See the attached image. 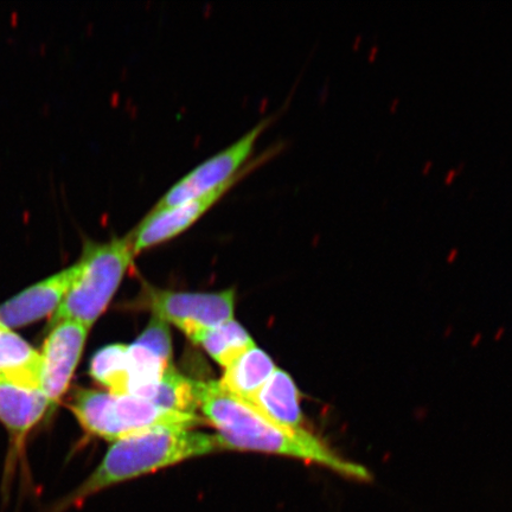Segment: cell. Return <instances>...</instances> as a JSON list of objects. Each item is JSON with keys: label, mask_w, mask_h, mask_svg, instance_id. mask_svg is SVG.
Here are the masks:
<instances>
[{"label": "cell", "mask_w": 512, "mask_h": 512, "mask_svg": "<svg viewBox=\"0 0 512 512\" xmlns=\"http://www.w3.org/2000/svg\"><path fill=\"white\" fill-rule=\"evenodd\" d=\"M200 409L217 431L224 450L291 457L326 467L350 479L368 482L370 472L349 462L306 428H290L267 418L252 403L224 389L219 381L200 382Z\"/></svg>", "instance_id": "1"}, {"label": "cell", "mask_w": 512, "mask_h": 512, "mask_svg": "<svg viewBox=\"0 0 512 512\" xmlns=\"http://www.w3.org/2000/svg\"><path fill=\"white\" fill-rule=\"evenodd\" d=\"M221 451L226 450L217 434L160 428L131 435L115 441L85 482L41 512H67L111 486Z\"/></svg>", "instance_id": "2"}, {"label": "cell", "mask_w": 512, "mask_h": 512, "mask_svg": "<svg viewBox=\"0 0 512 512\" xmlns=\"http://www.w3.org/2000/svg\"><path fill=\"white\" fill-rule=\"evenodd\" d=\"M69 407L83 430L113 443L160 428L192 430L203 422L197 414L166 411L137 396L95 389L76 390Z\"/></svg>", "instance_id": "3"}, {"label": "cell", "mask_w": 512, "mask_h": 512, "mask_svg": "<svg viewBox=\"0 0 512 512\" xmlns=\"http://www.w3.org/2000/svg\"><path fill=\"white\" fill-rule=\"evenodd\" d=\"M134 256L128 235L105 242L86 240L78 260V277L51 324L73 320L91 330L111 304Z\"/></svg>", "instance_id": "4"}, {"label": "cell", "mask_w": 512, "mask_h": 512, "mask_svg": "<svg viewBox=\"0 0 512 512\" xmlns=\"http://www.w3.org/2000/svg\"><path fill=\"white\" fill-rule=\"evenodd\" d=\"M268 124H270V120H262L238 142L216 153L215 156L191 170L187 176L179 179L174 187L166 191L153 208L176 206V204L191 200V198L219 189L236 178L246 176L248 171L258 165L256 160L251 166H247V162L252 157L255 145Z\"/></svg>", "instance_id": "5"}, {"label": "cell", "mask_w": 512, "mask_h": 512, "mask_svg": "<svg viewBox=\"0 0 512 512\" xmlns=\"http://www.w3.org/2000/svg\"><path fill=\"white\" fill-rule=\"evenodd\" d=\"M147 305L153 316L175 325L191 341L203 331L234 319L233 290L215 293H188L151 290Z\"/></svg>", "instance_id": "6"}, {"label": "cell", "mask_w": 512, "mask_h": 512, "mask_svg": "<svg viewBox=\"0 0 512 512\" xmlns=\"http://www.w3.org/2000/svg\"><path fill=\"white\" fill-rule=\"evenodd\" d=\"M89 329L73 320L50 324L40 352V388L51 408L66 394L78 368Z\"/></svg>", "instance_id": "7"}, {"label": "cell", "mask_w": 512, "mask_h": 512, "mask_svg": "<svg viewBox=\"0 0 512 512\" xmlns=\"http://www.w3.org/2000/svg\"><path fill=\"white\" fill-rule=\"evenodd\" d=\"M51 408L46 395L34 384L0 379V424L9 432L11 450L6 463L3 496L8 497L16 460L25 440Z\"/></svg>", "instance_id": "8"}, {"label": "cell", "mask_w": 512, "mask_h": 512, "mask_svg": "<svg viewBox=\"0 0 512 512\" xmlns=\"http://www.w3.org/2000/svg\"><path fill=\"white\" fill-rule=\"evenodd\" d=\"M242 178L243 176L236 178L219 189L191 198V200L176 204V206L152 208L138 226L130 234H127L134 254L137 256L146 249L162 245V243L187 232L211 208L215 207Z\"/></svg>", "instance_id": "9"}, {"label": "cell", "mask_w": 512, "mask_h": 512, "mask_svg": "<svg viewBox=\"0 0 512 512\" xmlns=\"http://www.w3.org/2000/svg\"><path fill=\"white\" fill-rule=\"evenodd\" d=\"M80 271L79 262L44 278L0 304V324L10 330L25 328L55 315Z\"/></svg>", "instance_id": "10"}, {"label": "cell", "mask_w": 512, "mask_h": 512, "mask_svg": "<svg viewBox=\"0 0 512 512\" xmlns=\"http://www.w3.org/2000/svg\"><path fill=\"white\" fill-rule=\"evenodd\" d=\"M169 325L153 316L136 342L127 347L130 392L139 396L156 384L172 368Z\"/></svg>", "instance_id": "11"}, {"label": "cell", "mask_w": 512, "mask_h": 512, "mask_svg": "<svg viewBox=\"0 0 512 512\" xmlns=\"http://www.w3.org/2000/svg\"><path fill=\"white\" fill-rule=\"evenodd\" d=\"M252 405L278 424L290 428H304V416L300 408V393L292 377L281 369H275Z\"/></svg>", "instance_id": "12"}, {"label": "cell", "mask_w": 512, "mask_h": 512, "mask_svg": "<svg viewBox=\"0 0 512 512\" xmlns=\"http://www.w3.org/2000/svg\"><path fill=\"white\" fill-rule=\"evenodd\" d=\"M275 369L272 358L255 345L224 371L219 382L229 393L252 403Z\"/></svg>", "instance_id": "13"}, {"label": "cell", "mask_w": 512, "mask_h": 512, "mask_svg": "<svg viewBox=\"0 0 512 512\" xmlns=\"http://www.w3.org/2000/svg\"><path fill=\"white\" fill-rule=\"evenodd\" d=\"M0 379L40 387V352L14 330L0 324Z\"/></svg>", "instance_id": "14"}, {"label": "cell", "mask_w": 512, "mask_h": 512, "mask_svg": "<svg viewBox=\"0 0 512 512\" xmlns=\"http://www.w3.org/2000/svg\"><path fill=\"white\" fill-rule=\"evenodd\" d=\"M166 411L196 414L200 409V382L192 381L172 367L152 387L137 396Z\"/></svg>", "instance_id": "15"}, {"label": "cell", "mask_w": 512, "mask_h": 512, "mask_svg": "<svg viewBox=\"0 0 512 512\" xmlns=\"http://www.w3.org/2000/svg\"><path fill=\"white\" fill-rule=\"evenodd\" d=\"M192 342L201 345L215 362L226 369L255 347L251 335L234 319L203 331Z\"/></svg>", "instance_id": "16"}, {"label": "cell", "mask_w": 512, "mask_h": 512, "mask_svg": "<svg viewBox=\"0 0 512 512\" xmlns=\"http://www.w3.org/2000/svg\"><path fill=\"white\" fill-rule=\"evenodd\" d=\"M89 374L108 392L127 395L130 392L127 345H107L96 352L92 357L91 366H89Z\"/></svg>", "instance_id": "17"}, {"label": "cell", "mask_w": 512, "mask_h": 512, "mask_svg": "<svg viewBox=\"0 0 512 512\" xmlns=\"http://www.w3.org/2000/svg\"><path fill=\"white\" fill-rule=\"evenodd\" d=\"M458 172L459 171L456 169H452V170L448 171V174L445 177V183L450 184L453 181V178L458 175Z\"/></svg>", "instance_id": "18"}, {"label": "cell", "mask_w": 512, "mask_h": 512, "mask_svg": "<svg viewBox=\"0 0 512 512\" xmlns=\"http://www.w3.org/2000/svg\"><path fill=\"white\" fill-rule=\"evenodd\" d=\"M377 51H379V47L377 46H374L373 49L369 51V61H374Z\"/></svg>", "instance_id": "19"}, {"label": "cell", "mask_w": 512, "mask_h": 512, "mask_svg": "<svg viewBox=\"0 0 512 512\" xmlns=\"http://www.w3.org/2000/svg\"><path fill=\"white\" fill-rule=\"evenodd\" d=\"M433 166V162H431V160H428V162L424 165V174H428V172H430L431 168Z\"/></svg>", "instance_id": "20"}, {"label": "cell", "mask_w": 512, "mask_h": 512, "mask_svg": "<svg viewBox=\"0 0 512 512\" xmlns=\"http://www.w3.org/2000/svg\"><path fill=\"white\" fill-rule=\"evenodd\" d=\"M399 102H400V99H395L392 102V106H390V111L395 112V108L398 107Z\"/></svg>", "instance_id": "21"}, {"label": "cell", "mask_w": 512, "mask_h": 512, "mask_svg": "<svg viewBox=\"0 0 512 512\" xmlns=\"http://www.w3.org/2000/svg\"><path fill=\"white\" fill-rule=\"evenodd\" d=\"M362 41V36H357L356 42L354 43V48L357 49L358 43Z\"/></svg>", "instance_id": "22"}]
</instances>
